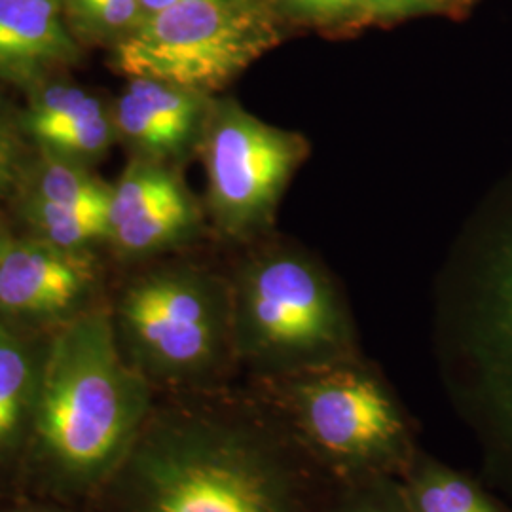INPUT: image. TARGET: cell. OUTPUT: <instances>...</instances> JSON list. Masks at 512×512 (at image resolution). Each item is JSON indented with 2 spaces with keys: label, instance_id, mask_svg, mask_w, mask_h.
Returning <instances> with one entry per match:
<instances>
[{
  "label": "cell",
  "instance_id": "cell-1",
  "mask_svg": "<svg viewBox=\"0 0 512 512\" xmlns=\"http://www.w3.org/2000/svg\"><path fill=\"white\" fill-rule=\"evenodd\" d=\"M338 486L243 382L156 395L88 512H329Z\"/></svg>",
  "mask_w": 512,
  "mask_h": 512
},
{
  "label": "cell",
  "instance_id": "cell-2",
  "mask_svg": "<svg viewBox=\"0 0 512 512\" xmlns=\"http://www.w3.org/2000/svg\"><path fill=\"white\" fill-rule=\"evenodd\" d=\"M118 344L110 308L92 306L46 340L18 486L52 505L92 503L154 404Z\"/></svg>",
  "mask_w": 512,
  "mask_h": 512
},
{
  "label": "cell",
  "instance_id": "cell-3",
  "mask_svg": "<svg viewBox=\"0 0 512 512\" xmlns=\"http://www.w3.org/2000/svg\"><path fill=\"white\" fill-rule=\"evenodd\" d=\"M336 484L403 478L418 458L416 421L361 357L285 376L245 380Z\"/></svg>",
  "mask_w": 512,
  "mask_h": 512
},
{
  "label": "cell",
  "instance_id": "cell-4",
  "mask_svg": "<svg viewBox=\"0 0 512 512\" xmlns=\"http://www.w3.org/2000/svg\"><path fill=\"white\" fill-rule=\"evenodd\" d=\"M118 344L154 395L238 384L230 279L190 264L135 275L110 308Z\"/></svg>",
  "mask_w": 512,
  "mask_h": 512
},
{
  "label": "cell",
  "instance_id": "cell-5",
  "mask_svg": "<svg viewBox=\"0 0 512 512\" xmlns=\"http://www.w3.org/2000/svg\"><path fill=\"white\" fill-rule=\"evenodd\" d=\"M230 285L239 366L247 380L359 357L342 296L308 256L293 251L253 256Z\"/></svg>",
  "mask_w": 512,
  "mask_h": 512
},
{
  "label": "cell",
  "instance_id": "cell-6",
  "mask_svg": "<svg viewBox=\"0 0 512 512\" xmlns=\"http://www.w3.org/2000/svg\"><path fill=\"white\" fill-rule=\"evenodd\" d=\"M279 42L264 0H184L145 19L114 46L128 78H152L211 95Z\"/></svg>",
  "mask_w": 512,
  "mask_h": 512
},
{
  "label": "cell",
  "instance_id": "cell-7",
  "mask_svg": "<svg viewBox=\"0 0 512 512\" xmlns=\"http://www.w3.org/2000/svg\"><path fill=\"white\" fill-rule=\"evenodd\" d=\"M207 173V205L230 238H243L274 219L275 207L306 141L274 128L236 101H213L200 139Z\"/></svg>",
  "mask_w": 512,
  "mask_h": 512
},
{
  "label": "cell",
  "instance_id": "cell-8",
  "mask_svg": "<svg viewBox=\"0 0 512 512\" xmlns=\"http://www.w3.org/2000/svg\"><path fill=\"white\" fill-rule=\"evenodd\" d=\"M99 264L90 249L6 236L0 249V315L14 325H61L90 306Z\"/></svg>",
  "mask_w": 512,
  "mask_h": 512
},
{
  "label": "cell",
  "instance_id": "cell-9",
  "mask_svg": "<svg viewBox=\"0 0 512 512\" xmlns=\"http://www.w3.org/2000/svg\"><path fill=\"white\" fill-rule=\"evenodd\" d=\"M200 224L198 203L162 162L135 156L112 184L107 243L118 258L160 255L196 236Z\"/></svg>",
  "mask_w": 512,
  "mask_h": 512
},
{
  "label": "cell",
  "instance_id": "cell-10",
  "mask_svg": "<svg viewBox=\"0 0 512 512\" xmlns=\"http://www.w3.org/2000/svg\"><path fill=\"white\" fill-rule=\"evenodd\" d=\"M211 95L192 92L152 78H129L112 105L118 141L137 158L181 160L200 145Z\"/></svg>",
  "mask_w": 512,
  "mask_h": 512
},
{
  "label": "cell",
  "instance_id": "cell-11",
  "mask_svg": "<svg viewBox=\"0 0 512 512\" xmlns=\"http://www.w3.org/2000/svg\"><path fill=\"white\" fill-rule=\"evenodd\" d=\"M78 57L63 0H0V80L31 92Z\"/></svg>",
  "mask_w": 512,
  "mask_h": 512
},
{
  "label": "cell",
  "instance_id": "cell-12",
  "mask_svg": "<svg viewBox=\"0 0 512 512\" xmlns=\"http://www.w3.org/2000/svg\"><path fill=\"white\" fill-rule=\"evenodd\" d=\"M44 346L0 315V490L18 486L31 431Z\"/></svg>",
  "mask_w": 512,
  "mask_h": 512
},
{
  "label": "cell",
  "instance_id": "cell-13",
  "mask_svg": "<svg viewBox=\"0 0 512 512\" xmlns=\"http://www.w3.org/2000/svg\"><path fill=\"white\" fill-rule=\"evenodd\" d=\"M410 512H509L473 476L420 450L401 478Z\"/></svg>",
  "mask_w": 512,
  "mask_h": 512
},
{
  "label": "cell",
  "instance_id": "cell-14",
  "mask_svg": "<svg viewBox=\"0 0 512 512\" xmlns=\"http://www.w3.org/2000/svg\"><path fill=\"white\" fill-rule=\"evenodd\" d=\"M19 194L21 200L86 207L110 203L112 184L101 181L90 165L38 150V158L29 164Z\"/></svg>",
  "mask_w": 512,
  "mask_h": 512
},
{
  "label": "cell",
  "instance_id": "cell-15",
  "mask_svg": "<svg viewBox=\"0 0 512 512\" xmlns=\"http://www.w3.org/2000/svg\"><path fill=\"white\" fill-rule=\"evenodd\" d=\"M21 217L33 236L63 249L82 251L109 238V203L86 207H61L21 200Z\"/></svg>",
  "mask_w": 512,
  "mask_h": 512
},
{
  "label": "cell",
  "instance_id": "cell-16",
  "mask_svg": "<svg viewBox=\"0 0 512 512\" xmlns=\"http://www.w3.org/2000/svg\"><path fill=\"white\" fill-rule=\"evenodd\" d=\"M63 8L80 33L116 42L145 19L141 0H63Z\"/></svg>",
  "mask_w": 512,
  "mask_h": 512
},
{
  "label": "cell",
  "instance_id": "cell-17",
  "mask_svg": "<svg viewBox=\"0 0 512 512\" xmlns=\"http://www.w3.org/2000/svg\"><path fill=\"white\" fill-rule=\"evenodd\" d=\"M329 512H410L399 478H366L340 484Z\"/></svg>",
  "mask_w": 512,
  "mask_h": 512
},
{
  "label": "cell",
  "instance_id": "cell-18",
  "mask_svg": "<svg viewBox=\"0 0 512 512\" xmlns=\"http://www.w3.org/2000/svg\"><path fill=\"white\" fill-rule=\"evenodd\" d=\"M27 141L19 114H14L0 99V200L21 190L31 164Z\"/></svg>",
  "mask_w": 512,
  "mask_h": 512
},
{
  "label": "cell",
  "instance_id": "cell-19",
  "mask_svg": "<svg viewBox=\"0 0 512 512\" xmlns=\"http://www.w3.org/2000/svg\"><path fill=\"white\" fill-rule=\"evenodd\" d=\"M283 4L298 18L327 21L361 12L363 0H283Z\"/></svg>",
  "mask_w": 512,
  "mask_h": 512
},
{
  "label": "cell",
  "instance_id": "cell-20",
  "mask_svg": "<svg viewBox=\"0 0 512 512\" xmlns=\"http://www.w3.org/2000/svg\"><path fill=\"white\" fill-rule=\"evenodd\" d=\"M450 0H363L361 14L370 18H404L440 8Z\"/></svg>",
  "mask_w": 512,
  "mask_h": 512
},
{
  "label": "cell",
  "instance_id": "cell-21",
  "mask_svg": "<svg viewBox=\"0 0 512 512\" xmlns=\"http://www.w3.org/2000/svg\"><path fill=\"white\" fill-rule=\"evenodd\" d=\"M0 512H67L59 509V505H21V507H10V509H2Z\"/></svg>",
  "mask_w": 512,
  "mask_h": 512
},
{
  "label": "cell",
  "instance_id": "cell-22",
  "mask_svg": "<svg viewBox=\"0 0 512 512\" xmlns=\"http://www.w3.org/2000/svg\"><path fill=\"white\" fill-rule=\"evenodd\" d=\"M177 2H184V0H141L143 8H145V16L148 14H154V12H160L167 6H173Z\"/></svg>",
  "mask_w": 512,
  "mask_h": 512
},
{
  "label": "cell",
  "instance_id": "cell-23",
  "mask_svg": "<svg viewBox=\"0 0 512 512\" xmlns=\"http://www.w3.org/2000/svg\"><path fill=\"white\" fill-rule=\"evenodd\" d=\"M4 239H6V234L0 232V249H2V245H4Z\"/></svg>",
  "mask_w": 512,
  "mask_h": 512
}]
</instances>
